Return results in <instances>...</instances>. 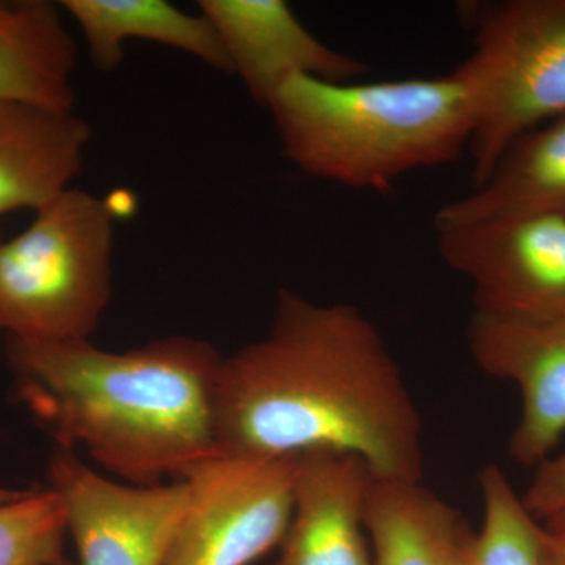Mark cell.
<instances>
[{"label":"cell","mask_w":565,"mask_h":565,"mask_svg":"<svg viewBox=\"0 0 565 565\" xmlns=\"http://www.w3.org/2000/svg\"><path fill=\"white\" fill-rule=\"evenodd\" d=\"M373 476L345 452L296 456L291 522L273 565H374L366 530Z\"/></svg>","instance_id":"11"},{"label":"cell","mask_w":565,"mask_h":565,"mask_svg":"<svg viewBox=\"0 0 565 565\" xmlns=\"http://www.w3.org/2000/svg\"><path fill=\"white\" fill-rule=\"evenodd\" d=\"M468 343L487 374L514 382L522 392L511 456L527 467L544 462L565 434V318L515 319L475 311Z\"/></svg>","instance_id":"9"},{"label":"cell","mask_w":565,"mask_h":565,"mask_svg":"<svg viewBox=\"0 0 565 565\" xmlns=\"http://www.w3.org/2000/svg\"><path fill=\"white\" fill-rule=\"evenodd\" d=\"M115 212L71 188L0 241V323L39 343L90 340L111 299Z\"/></svg>","instance_id":"4"},{"label":"cell","mask_w":565,"mask_h":565,"mask_svg":"<svg viewBox=\"0 0 565 565\" xmlns=\"http://www.w3.org/2000/svg\"><path fill=\"white\" fill-rule=\"evenodd\" d=\"M218 444L230 455L360 457L375 478L422 482V418L370 319L280 289L269 332L223 356Z\"/></svg>","instance_id":"1"},{"label":"cell","mask_w":565,"mask_h":565,"mask_svg":"<svg viewBox=\"0 0 565 565\" xmlns=\"http://www.w3.org/2000/svg\"><path fill=\"white\" fill-rule=\"evenodd\" d=\"M24 492L25 490L7 489V487L0 486V504L17 500V498H20Z\"/></svg>","instance_id":"21"},{"label":"cell","mask_w":565,"mask_h":565,"mask_svg":"<svg viewBox=\"0 0 565 565\" xmlns=\"http://www.w3.org/2000/svg\"><path fill=\"white\" fill-rule=\"evenodd\" d=\"M525 217L565 218V115L519 137L484 184L435 212L434 225Z\"/></svg>","instance_id":"13"},{"label":"cell","mask_w":565,"mask_h":565,"mask_svg":"<svg viewBox=\"0 0 565 565\" xmlns=\"http://www.w3.org/2000/svg\"><path fill=\"white\" fill-rule=\"evenodd\" d=\"M522 500L539 522L565 511V451L537 465Z\"/></svg>","instance_id":"19"},{"label":"cell","mask_w":565,"mask_h":565,"mask_svg":"<svg viewBox=\"0 0 565 565\" xmlns=\"http://www.w3.org/2000/svg\"><path fill=\"white\" fill-rule=\"evenodd\" d=\"M223 356L172 334L126 352L90 340L39 343L9 337L18 394L62 451L84 448L126 484L191 478L222 455L215 414Z\"/></svg>","instance_id":"2"},{"label":"cell","mask_w":565,"mask_h":565,"mask_svg":"<svg viewBox=\"0 0 565 565\" xmlns=\"http://www.w3.org/2000/svg\"><path fill=\"white\" fill-rule=\"evenodd\" d=\"M66 535L65 505L51 487L0 504V565H54Z\"/></svg>","instance_id":"18"},{"label":"cell","mask_w":565,"mask_h":565,"mask_svg":"<svg viewBox=\"0 0 565 565\" xmlns=\"http://www.w3.org/2000/svg\"><path fill=\"white\" fill-rule=\"evenodd\" d=\"M253 102L267 110L286 81L296 76L355 82L366 63L316 39L282 0H200Z\"/></svg>","instance_id":"10"},{"label":"cell","mask_w":565,"mask_h":565,"mask_svg":"<svg viewBox=\"0 0 565 565\" xmlns=\"http://www.w3.org/2000/svg\"><path fill=\"white\" fill-rule=\"evenodd\" d=\"M79 565H162L193 498L191 479L158 486L115 482L71 451L50 460Z\"/></svg>","instance_id":"7"},{"label":"cell","mask_w":565,"mask_h":565,"mask_svg":"<svg viewBox=\"0 0 565 565\" xmlns=\"http://www.w3.org/2000/svg\"><path fill=\"white\" fill-rule=\"evenodd\" d=\"M54 565H73V564H71L68 559H65V557H63V559L58 561V563H55Z\"/></svg>","instance_id":"22"},{"label":"cell","mask_w":565,"mask_h":565,"mask_svg":"<svg viewBox=\"0 0 565 565\" xmlns=\"http://www.w3.org/2000/svg\"><path fill=\"white\" fill-rule=\"evenodd\" d=\"M294 465L296 456L223 451L199 468L162 565H250L280 545L292 516Z\"/></svg>","instance_id":"6"},{"label":"cell","mask_w":565,"mask_h":565,"mask_svg":"<svg viewBox=\"0 0 565 565\" xmlns=\"http://www.w3.org/2000/svg\"><path fill=\"white\" fill-rule=\"evenodd\" d=\"M0 241H2V236H0ZM0 332H3V330H2V323H0Z\"/></svg>","instance_id":"23"},{"label":"cell","mask_w":565,"mask_h":565,"mask_svg":"<svg viewBox=\"0 0 565 565\" xmlns=\"http://www.w3.org/2000/svg\"><path fill=\"white\" fill-rule=\"evenodd\" d=\"M50 0H0V99L74 110L77 46Z\"/></svg>","instance_id":"15"},{"label":"cell","mask_w":565,"mask_h":565,"mask_svg":"<svg viewBox=\"0 0 565 565\" xmlns=\"http://www.w3.org/2000/svg\"><path fill=\"white\" fill-rule=\"evenodd\" d=\"M484 522L475 535L471 565H546L544 527L497 465L479 475Z\"/></svg>","instance_id":"17"},{"label":"cell","mask_w":565,"mask_h":565,"mask_svg":"<svg viewBox=\"0 0 565 565\" xmlns=\"http://www.w3.org/2000/svg\"><path fill=\"white\" fill-rule=\"evenodd\" d=\"M90 141L74 110L0 99V217L36 212L71 188Z\"/></svg>","instance_id":"12"},{"label":"cell","mask_w":565,"mask_h":565,"mask_svg":"<svg viewBox=\"0 0 565 565\" xmlns=\"http://www.w3.org/2000/svg\"><path fill=\"white\" fill-rule=\"evenodd\" d=\"M267 110L297 169L362 191L456 161L473 132L470 103L451 74L373 84L296 76Z\"/></svg>","instance_id":"3"},{"label":"cell","mask_w":565,"mask_h":565,"mask_svg":"<svg viewBox=\"0 0 565 565\" xmlns=\"http://www.w3.org/2000/svg\"><path fill=\"white\" fill-rule=\"evenodd\" d=\"M61 9L77 22L96 70L114 71L129 40L154 41L232 74L226 52L210 21L166 0H62Z\"/></svg>","instance_id":"16"},{"label":"cell","mask_w":565,"mask_h":565,"mask_svg":"<svg viewBox=\"0 0 565 565\" xmlns=\"http://www.w3.org/2000/svg\"><path fill=\"white\" fill-rule=\"evenodd\" d=\"M475 50L451 74L470 103L473 188L523 134L565 115V0L468 7Z\"/></svg>","instance_id":"5"},{"label":"cell","mask_w":565,"mask_h":565,"mask_svg":"<svg viewBox=\"0 0 565 565\" xmlns=\"http://www.w3.org/2000/svg\"><path fill=\"white\" fill-rule=\"evenodd\" d=\"M437 233L444 262L473 286L478 313L565 318V218H508Z\"/></svg>","instance_id":"8"},{"label":"cell","mask_w":565,"mask_h":565,"mask_svg":"<svg viewBox=\"0 0 565 565\" xmlns=\"http://www.w3.org/2000/svg\"><path fill=\"white\" fill-rule=\"evenodd\" d=\"M546 565H565V511L542 520Z\"/></svg>","instance_id":"20"},{"label":"cell","mask_w":565,"mask_h":565,"mask_svg":"<svg viewBox=\"0 0 565 565\" xmlns=\"http://www.w3.org/2000/svg\"><path fill=\"white\" fill-rule=\"evenodd\" d=\"M366 530L374 565H471L475 531L422 482L373 476Z\"/></svg>","instance_id":"14"}]
</instances>
